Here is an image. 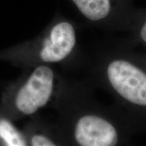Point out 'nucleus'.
<instances>
[{
  "label": "nucleus",
  "mask_w": 146,
  "mask_h": 146,
  "mask_svg": "<svg viewBox=\"0 0 146 146\" xmlns=\"http://www.w3.org/2000/svg\"><path fill=\"white\" fill-rule=\"evenodd\" d=\"M129 31L131 37L126 43L134 49L138 45L146 49V9L137 10Z\"/></svg>",
  "instance_id": "nucleus-6"
},
{
  "label": "nucleus",
  "mask_w": 146,
  "mask_h": 146,
  "mask_svg": "<svg viewBox=\"0 0 146 146\" xmlns=\"http://www.w3.org/2000/svg\"><path fill=\"white\" fill-rule=\"evenodd\" d=\"M0 139L9 146L28 145L27 139L12 123L5 119L0 120Z\"/></svg>",
  "instance_id": "nucleus-7"
},
{
  "label": "nucleus",
  "mask_w": 146,
  "mask_h": 146,
  "mask_svg": "<svg viewBox=\"0 0 146 146\" xmlns=\"http://www.w3.org/2000/svg\"><path fill=\"white\" fill-rule=\"evenodd\" d=\"M88 80L114 98L138 133L146 132V67L125 41L99 48L87 60Z\"/></svg>",
  "instance_id": "nucleus-2"
},
{
  "label": "nucleus",
  "mask_w": 146,
  "mask_h": 146,
  "mask_svg": "<svg viewBox=\"0 0 146 146\" xmlns=\"http://www.w3.org/2000/svg\"><path fill=\"white\" fill-rule=\"evenodd\" d=\"M135 54L136 58L146 67V54L137 53L135 51Z\"/></svg>",
  "instance_id": "nucleus-8"
},
{
  "label": "nucleus",
  "mask_w": 146,
  "mask_h": 146,
  "mask_svg": "<svg viewBox=\"0 0 146 146\" xmlns=\"http://www.w3.org/2000/svg\"><path fill=\"white\" fill-rule=\"evenodd\" d=\"M31 59L39 64H59L71 69L85 66L79 45L78 29L72 21L58 18L31 47Z\"/></svg>",
  "instance_id": "nucleus-3"
},
{
  "label": "nucleus",
  "mask_w": 146,
  "mask_h": 146,
  "mask_svg": "<svg viewBox=\"0 0 146 146\" xmlns=\"http://www.w3.org/2000/svg\"><path fill=\"white\" fill-rule=\"evenodd\" d=\"M70 1L91 26L114 31H129L137 12L131 7V0Z\"/></svg>",
  "instance_id": "nucleus-5"
},
{
  "label": "nucleus",
  "mask_w": 146,
  "mask_h": 146,
  "mask_svg": "<svg viewBox=\"0 0 146 146\" xmlns=\"http://www.w3.org/2000/svg\"><path fill=\"white\" fill-rule=\"evenodd\" d=\"M88 79L60 78L56 95L58 128L66 145L120 146L131 143L137 131L116 106H106L95 98Z\"/></svg>",
  "instance_id": "nucleus-1"
},
{
  "label": "nucleus",
  "mask_w": 146,
  "mask_h": 146,
  "mask_svg": "<svg viewBox=\"0 0 146 146\" xmlns=\"http://www.w3.org/2000/svg\"><path fill=\"white\" fill-rule=\"evenodd\" d=\"M60 80L50 66H36L16 93L14 106L18 112L30 116L48 105L56 97Z\"/></svg>",
  "instance_id": "nucleus-4"
}]
</instances>
